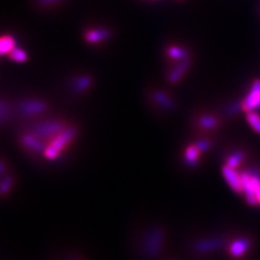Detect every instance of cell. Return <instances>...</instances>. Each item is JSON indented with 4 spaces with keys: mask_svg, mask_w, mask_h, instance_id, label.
Segmentation results:
<instances>
[{
    "mask_svg": "<svg viewBox=\"0 0 260 260\" xmlns=\"http://www.w3.org/2000/svg\"><path fill=\"white\" fill-rule=\"evenodd\" d=\"M166 232L163 227L153 225L144 233L141 241V253L147 259H155L158 257L165 245Z\"/></svg>",
    "mask_w": 260,
    "mask_h": 260,
    "instance_id": "obj_1",
    "label": "cell"
},
{
    "mask_svg": "<svg viewBox=\"0 0 260 260\" xmlns=\"http://www.w3.org/2000/svg\"><path fill=\"white\" fill-rule=\"evenodd\" d=\"M243 194L245 200L251 206H257L258 201L256 193L260 188V168L259 167H251L241 172Z\"/></svg>",
    "mask_w": 260,
    "mask_h": 260,
    "instance_id": "obj_2",
    "label": "cell"
},
{
    "mask_svg": "<svg viewBox=\"0 0 260 260\" xmlns=\"http://www.w3.org/2000/svg\"><path fill=\"white\" fill-rule=\"evenodd\" d=\"M77 136V128L76 127H66V128L60 132L59 135L50 140L49 144L46 149L44 156L48 160H54L59 157L60 154L63 152L69 143H71L75 137Z\"/></svg>",
    "mask_w": 260,
    "mask_h": 260,
    "instance_id": "obj_3",
    "label": "cell"
},
{
    "mask_svg": "<svg viewBox=\"0 0 260 260\" xmlns=\"http://www.w3.org/2000/svg\"><path fill=\"white\" fill-rule=\"evenodd\" d=\"M66 128L61 120H45L35 125L32 128V134L42 140H52L54 137Z\"/></svg>",
    "mask_w": 260,
    "mask_h": 260,
    "instance_id": "obj_4",
    "label": "cell"
},
{
    "mask_svg": "<svg viewBox=\"0 0 260 260\" xmlns=\"http://www.w3.org/2000/svg\"><path fill=\"white\" fill-rule=\"evenodd\" d=\"M225 244H227L225 236H208V238H204L194 242V244L192 245V250L198 254H208L221 250L222 247L225 246Z\"/></svg>",
    "mask_w": 260,
    "mask_h": 260,
    "instance_id": "obj_5",
    "label": "cell"
},
{
    "mask_svg": "<svg viewBox=\"0 0 260 260\" xmlns=\"http://www.w3.org/2000/svg\"><path fill=\"white\" fill-rule=\"evenodd\" d=\"M260 107V80L256 79L252 84L251 90L243 100V111L248 113Z\"/></svg>",
    "mask_w": 260,
    "mask_h": 260,
    "instance_id": "obj_6",
    "label": "cell"
},
{
    "mask_svg": "<svg viewBox=\"0 0 260 260\" xmlns=\"http://www.w3.org/2000/svg\"><path fill=\"white\" fill-rule=\"evenodd\" d=\"M253 245L252 240L246 236H241V238L235 239L228 246V253L232 258H242L246 255L247 252L251 250Z\"/></svg>",
    "mask_w": 260,
    "mask_h": 260,
    "instance_id": "obj_7",
    "label": "cell"
},
{
    "mask_svg": "<svg viewBox=\"0 0 260 260\" xmlns=\"http://www.w3.org/2000/svg\"><path fill=\"white\" fill-rule=\"evenodd\" d=\"M47 103L40 100H26L20 103L19 112L23 116H34L47 109Z\"/></svg>",
    "mask_w": 260,
    "mask_h": 260,
    "instance_id": "obj_8",
    "label": "cell"
},
{
    "mask_svg": "<svg viewBox=\"0 0 260 260\" xmlns=\"http://www.w3.org/2000/svg\"><path fill=\"white\" fill-rule=\"evenodd\" d=\"M222 176L227 181L228 186L234 191L235 193L241 194L243 193V186H242V178H241V172H239L234 168L224 165L221 169Z\"/></svg>",
    "mask_w": 260,
    "mask_h": 260,
    "instance_id": "obj_9",
    "label": "cell"
},
{
    "mask_svg": "<svg viewBox=\"0 0 260 260\" xmlns=\"http://www.w3.org/2000/svg\"><path fill=\"white\" fill-rule=\"evenodd\" d=\"M20 142L28 151L36 154H45L46 149H47V146L44 143V140L33 134L23 135L20 139Z\"/></svg>",
    "mask_w": 260,
    "mask_h": 260,
    "instance_id": "obj_10",
    "label": "cell"
},
{
    "mask_svg": "<svg viewBox=\"0 0 260 260\" xmlns=\"http://www.w3.org/2000/svg\"><path fill=\"white\" fill-rule=\"evenodd\" d=\"M112 33L107 28H92L85 33V40L88 44H98L105 42L107 38L111 37Z\"/></svg>",
    "mask_w": 260,
    "mask_h": 260,
    "instance_id": "obj_11",
    "label": "cell"
},
{
    "mask_svg": "<svg viewBox=\"0 0 260 260\" xmlns=\"http://www.w3.org/2000/svg\"><path fill=\"white\" fill-rule=\"evenodd\" d=\"M153 99L155 103L163 109H165V111H172V109L176 106L175 101H173L172 98L161 90H157L154 92Z\"/></svg>",
    "mask_w": 260,
    "mask_h": 260,
    "instance_id": "obj_12",
    "label": "cell"
},
{
    "mask_svg": "<svg viewBox=\"0 0 260 260\" xmlns=\"http://www.w3.org/2000/svg\"><path fill=\"white\" fill-rule=\"evenodd\" d=\"M191 65V61L189 59H186L183 61H180V63L177 66L173 67L170 73L168 74V82L170 84H176L179 80L182 78V76L186 73Z\"/></svg>",
    "mask_w": 260,
    "mask_h": 260,
    "instance_id": "obj_13",
    "label": "cell"
},
{
    "mask_svg": "<svg viewBox=\"0 0 260 260\" xmlns=\"http://www.w3.org/2000/svg\"><path fill=\"white\" fill-rule=\"evenodd\" d=\"M201 151L199 148L192 144V146H189L186 151H184V163H186L189 167H195L199 165L200 161V155Z\"/></svg>",
    "mask_w": 260,
    "mask_h": 260,
    "instance_id": "obj_14",
    "label": "cell"
},
{
    "mask_svg": "<svg viewBox=\"0 0 260 260\" xmlns=\"http://www.w3.org/2000/svg\"><path fill=\"white\" fill-rule=\"evenodd\" d=\"M167 54L170 57L171 60L176 61H183L186 59H189V52L181 47H178V46H170L167 49Z\"/></svg>",
    "mask_w": 260,
    "mask_h": 260,
    "instance_id": "obj_15",
    "label": "cell"
},
{
    "mask_svg": "<svg viewBox=\"0 0 260 260\" xmlns=\"http://www.w3.org/2000/svg\"><path fill=\"white\" fill-rule=\"evenodd\" d=\"M90 85L91 78L89 76H79L78 78H75L72 87L75 94H83V92L89 88Z\"/></svg>",
    "mask_w": 260,
    "mask_h": 260,
    "instance_id": "obj_16",
    "label": "cell"
},
{
    "mask_svg": "<svg viewBox=\"0 0 260 260\" xmlns=\"http://www.w3.org/2000/svg\"><path fill=\"white\" fill-rule=\"evenodd\" d=\"M245 159V153L243 151H234L231 153L227 159H225V165L231 167V168L236 169Z\"/></svg>",
    "mask_w": 260,
    "mask_h": 260,
    "instance_id": "obj_17",
    "label": "cell"
},
{
    "mask_svg": "<svg viewBox=\"0 0 260 260\" xmlns=\"http://www.w3.org/2000/svg\"><path fill=\"white\" fill-rule=\"evenodd\" d=\"M219 125V120L212 116V115H203L199 119V126L202 129L205 130H211L217 128Z\"/></svg>",
    "mask_w": 260,
    "mask_h": 260,
    "instance_id": "obj_18",
    "label": "cell"
},
{
    "mask_svg": "<svg viewBox=\"0 0 260 260\" xmlns=\"http://www.w3.org/2000/svg\"><path fill=\"white\" fill-rule=\"evenodd\" d=\"M15 48V40L10 35H4L0 40V52L1 54H9Z\"/></svg>",
    "mask_w": 260,
    "mask_h": 260,
    "instance_id": "obj_19",
    "label": "cell"
},
{
    "mask_svg": "<svg viewBox=\"0 0 260 260\" xmlns=\"http://www.w3.org/2000/svg\"><path fill=\"white\" fill-rule=\"evenodd\" d=\"M246 119L252 129L260 135V115L256 111L248 112L246 114Z\"/></svg>",
    "mask_w": 260,
    "mask_h": 260,
    "instance_id": "obj_20",
    "label": "cell"
},
{
    "mask_svg": "<svg viewBox=\"0 0 260 260\" xmlns=\"http://www.w3.org/2000/svg\"><path fill=\"white\" fill-rule=\"evenodd\" d=\"M14 184V178L11 175L2 176L1 179V186H0V191H1V195L5 196L10 193L11 189H12Z\"/></svg>",
    "mask_w": 260,
    "mask_h": 260,
    "instance_id": "obj_21",
    "label": "cell"
},
{
    "mask_svg": "<svg viewBox=\"0 0 260 260\" xmlns=\"http://www.w3.org/2000/svg\"><path fill=\"white\" fill-rule=\"evenodd\" d=\"M8 55H9L10 59L14 62L22 63V62H25L27 60V53L21 48H14Z\"/></svg>",
    "mask_w": 260,
    "mask_h": 260,
    "instance_id": "obj_22",
    "label": "cell"
},
{
    "mask_svg": "<svg viewBox=\"0 0 260 260\" xmlns=\"http://www.w3.org/2000/svg\"><path fill=\"white\" fill-rule=\"evenodd\" d=\"M240 111H243V101L231 103L230 105H228L227 108H225V114H227L228 116H233V115L238 114Z\"/></svg>",
    "mask_w": 260,
    "mask_h": 260,
    "instance_id": "obj_23",
    "label": "cell"
},
{
    "mask_svg": "<svg viewBox=\"0 0 260 260\" xmlns=\"http://www.w3.org/2000/svg\"><path fill=\"white\" fill-rule=\"evenodd\" d=\"M195 146L199 148L201 152H206L211 148V143H210V141L205 140V139H202V140H200L195 143Z\"/></svg>",
    "mask_w": 260,
    "mask_h": 260,
    "instance_id": "obj_24",
    "label": "cell"
},
{
    "mask_svg": "<svg viewBox=\"0 0 260 260\" xmlns=\"http://www.w3.org/2000/svg\"><path fill=\"white\" fill-rule=\"evenodd\" d=\"M61 1H64V0H36V2L43 5V7H50V5L56 4Z\"/></svg>",
    "mask_w": 260,
    "mask_h": 260,
    "instance_id": "obj_25",
    "label": "cell"
},
{
    "mask_svg": "<svg viewBox=\"0 0 260 260\" xmlns=\"http://www.w3.org/2000/svg\"><path fill=\"white\" fill-rule=\"evenodd\" d=\"M0 112H1V121L3 124L7 121V118H9V108H7V105H5L3 101L1 102V109H0Z\"/></svg>",
    "mask_w": 260,
    "mask_h": 260,
    "instance_id": "obj_26",
    "label": "cell"
},
{
    "mask_svg": "<svg viewBox=\"0 0 260 260\" xmlns=\"http://www.w3.org/2000/svg\"><path fill=\"white\" fill-rule=\"evenodd\" d=\"M256 196H257V201H258V205H260V188H259V190L257 191V193H256Z\"/></svg>",
    "mask_w": 260,
    "mask_h": 260,
    "instance_id": "obj_27",
    "label": "cell"
}]
</instances>
